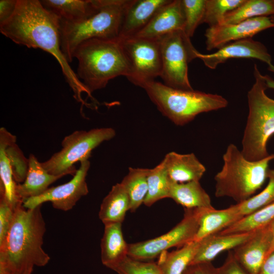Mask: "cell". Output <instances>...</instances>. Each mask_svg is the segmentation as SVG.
<instances>
[{
    "mask_svg": "<svg viewBox=\"0 0 274 274\" xmlns=\"http://www.w3.org/2000/svg\"><path fill=\"white\" fill-rule=\"evenodd\" d=\"M43 6L57 15L61 20L77 21L94 13L99 0H41Z\"/></svg>",
    "mask_w": 274,
    "mask_h": 274,
    "instance_id": "23",
    "label": "cell"
},
{
    "mask_svg": "<svg viewBox=\"0 0 274 274\" xmlns=\"http://www.w3.org/2000/svg\"><path fill=\"white\" fill-rule=\"evenodd\" d=\"M222 169L215 176V195L229 197L237 203L249 198L261 188L267 178L268 165L274 154L258 161L247 160L233 144L223 156Z\"/></svg>",
    "mask_w": 274,
    "mask_h": 274,
    "instance_id": "4",
    "label": "cell"
},
{
    "mask_svg": "<svg viewBox=\"0 0 274 274\" xmlns=\"http://www.w3.org/2000/svg\"><path fill=\"white\" fill-rule=\"evenodd\" d=\"M162 160L170 180L174 183L199 181L206 170L193 153L182 154L170 152Z\"/></svg>",
    "mask_w": 274,
    "mask_h": 274,
    "instance_id": "18",
    "label": "cell"
},
{
    "mask_svg": "<svg viewBox=\"0 0 274 274\" xmlns=\"http://www.w3.org/2000/svg\"><path fill=\"white\" fill-rule=\"evenodd\" d=\"M270 17L272 21L274 22V15L270 16Z\"/></svg>",
    "mask_w": 274,
    "mask_h": 274,
    "instance_id": "45",
    "label": "cell"
},
{
    "mask_svg": "<svg viewBox=\"0 0 274 274\" xmlns=\"http://www.w3.org/2000/svg\"><path fill=\"white\" fill-rule=\"evenodd\" d=\"M182 274H216V267L211 262L190 265Z\"/></svg>",
    "mask_w": 274,
    "mask_h": 274,
    "instance_id": "39",
    "label": "cell"
},
{
    "mask_svg": "<svg viewBox=\"0 0 274 274\" xmlns=\"http://www.w3.org/2000/svg\"><path fill=\"white\" fill-rule=\"evenodd\" d=\"M170 0H129L120 27L119 39L135 37L157 12Z\"/></svg>",
    "mask_w": 274,
    "mask_h": 274,
    "instance_id": "17",
    "label": "cell"
},
{
    "mask_svg": "<svg viewBox=\"0 0 274 274\" xmlns=\"http://www.w3.org/2000/svg\"><path fill=\"white\" fill-rule=\"evenodd\" d=\"M129 210L130 200L128 194L121 182L118 183L112 186L103 199L99 211V218L104 224L122 223L126 212Z\"/></svg>",
    "mask_w": 274,
    "mask_h": 274,
    "instance_id": "24",
    "label": "cell"
},
{
    "mask_svg": "<svg viewBox=\"0 0 274 274\" xmlns=\"http://www.w3.org/2000/svg\"><path fill=\"white\" fill-rule=\"evenodd\" d=\"M162 69L160 77L170 87L193 90L188 78V64L198 52L183 30L170 33L160 40Z\"/></svg>",
    "mask_w": 274,
    "mask_h": 274,
    "instance_id": "9",
    "label": "cell"
},
{
    "mask_svg": "<svg viewBox=\"0 0 274 274\" xmlns=\"http://www.w3.org/2000/svg\"><path fill=\"white\" fill-rule=\"evenodd\" d=\"M32 271H33V268H30L26 270L25 272H24L22 274H31Z\"/></svg>",
    "mask_w": 274,
    "mask_h": 274,
    "instance_id": "44",
    "label": "cell"
},
{
    "mask_svg": "<svg viewBox=\"0 0 274 274\" xmlns=\"http://www.w3.org/2000/svg\"><path fill=\"white\" fill-rule=\"evenodd\" d=\"M120 40L129 65L126 78L130 82L143 88L160 77L162 69L160 40L135 37Z\"/></svg>",
    "mask_w": 274,
    "mask_h": 274,
    "instance_id": "10",
    "label": "cell"
},
{
    "mask_svg": "<svg viewBox=\"0 0 274 274\" xmlns=\"http://www.w3.org/2000/svg\"><path fill=\"white\" fill-rule=\"evenodd\" d=\"M80 162L79 168L70 181L50 187L42 194L25 199L22 203L23 207L32 209L46 202H50L57 210L68 211L72 209L82 197L88 193L86 178L90 162L88 159Z\"/></svg>",
    "mask_w": 274,
    "mask_h": 274,
    "instance_id": "12",
    "label": "cell"
},
{
    "mask_svg": "<svg viewBox=\"0 0 274 274\" xmlns=\"http://www.w3.org/2000/svg\"><path fill=\"white\" fill-rule=\"evenodd\" d=\"M115 135V129L111 127L75 131L64 137L61 142V149L41 162L42 165L53 175L74 176L77 170L74 166L76 162L88 159L94 149Z\"/></svg>",
    "mask_w": 274,
    "mask_h": 274,
    "instance_id": "8",
    "label": "cell"
},
{
    "mask_svg": "<svg viewBox=\"0 0 274 274\" xmlns=\"http://www.w3.org/2000/svg\"><path fill=\"white\" fill-rule=\"evenodd\" d=\"M184 26L182 0H170L157 12L147 26L135 37L161 40L170 33L184 30Z\"/></svg>",
    "mask_w": 274,
    "mask_h": 274,
    "instance_id": "16",
    "label": "cell"
},
{
    "mask_svg": "<svg viewBox=\"0 0 274 274\" xmlns=\"http://www.w3.org/2000/svg\"><path fill=\"white\" fill-rule=\"evenodd\" d=\"M269 225L271 229L272 238L270 247L267 254V257L271 254L274 252V219L269 223Z\"/></svg>",
    "mask_w": 274,
    "mask_h": 274,
    "instance_id": "42",
    "label": "cell"
},
{
    "mask_svg": "<svg viewBox=\"0 0 274 274\" xmlns=\"http://www.w3.org/2000/svg\"><path fill=\"white\" fill-rule=\"evenodd\" d=\"M18 204L9 231L0 243V274H22L50 260L43 249L46 224L41 206L26 209Z\"/></svg>",
    "mask_w": 274,
    "mask_h": 274,
    "instance_id": "2",
    "label": "cell"
},
{
    "mask_svg": "<svg viewBox=\"0 0 274 274\" xmlns=\"http://www.w3.org/2000/svg\"><path fill=\"white\" fill-rule=\"evenodd\" d=\"M244 2L245 0H206L202 23H207L209 27L223 24L226 14Z\"/></svg>",
    "mask_w": 274,
    "mask_h": 274,
    "instance_id": "33",
    "label": "cell"
},
{
    "mask_svg": "<svg viewBox=\"0 0 274 274\" xmlns=\"http://www.w3.org/2000/svg\"><path fill=\"white\" fill-rule=\"evenodd\" d=\"M129 0H99L98 10L77 21L60 20L61 49L69 63L77 47L93 38L117 39Z\"/></svg>",
    "mask_w": 274,
    "mask_h": 274,
    "instance_id": "6",
    "label": "cell"
},
{
    "mask_svg": "<svg viewBox=\"0 0 274 274\" xmlns=\"http://www.w3.org/2000/svg\"><path fill=\"white\" fill-rule=\"evenodd\" d=\"M5 151L10 161L15 181L18 184L22 183L26 179L28 170V158L25 157L16 141L9 144Z\"/></svg>",
    "mask_w": 274,
    "mask_h": 274,
    "instance_id": "36",
    "label": "cell"
},
{
    "mask_svg": "<svg viewBox=\"0 0 274 274\" xmlns=\"http://www.w3.org/2000/svg\"><path fill=\"white\" fill-rule=\"evenodd\" d=\"M169 198L186 209L214 208L210 196L199 181L183 183L171 182Z\"/></svg>",
    "mask_w": 274,
    "mask_h": 274,
    "instance_id": "25",
    "label": "cell"
},
{
    "mask_svg": "<svg viewBox=\"0 0 274 274\" xmlns=\"http://www.w3.org/2000/svg\"><path fill=\"white\" fill-rule=\"evenodd\" d=\"M121 223L104 224L101 239V260L107 267L111 268L127 255L128 244L125 241Z\"/></svg>",
    "mask_w": 274,
    "mask_h": 274,
    "instance_id": "21",
    "label": "cell"
},
{
    "mask_svg": "<svg viewBox=\"0 0 274 274\" xmlns=\"http://www.w3.org/2000/svg\"><path fill=\"white\" fill-rule=\"evenodd\" d=\"M216 274H249L235 258L233 252L229 251L224 263L216 268Z\"/></svg>",
    "mask_w": 274,
    "mask_h": 274,
    "instance_id": "38",
    "label": "cell"
},
{
    "mask_svg": "<svg viewBox=\"0 0 274 274\" xmlns=\"http://www.w3.org/2000/svg\"><path fill=\"white\" fill-rule=\"evenodd\" d=\"M259 274H274V252L264 261Z\"/></svg>",
    "mask_w": 274,
    "mask_h": 274,
    "instance_id": "41",
    "label": "cell"
},
{
    "mask_svg": "<svg viewBox=\"0 0 274 274\" xmlns=\"http://www.w3.org/2000/svg\"><path fill=\"white\" fill-rule=\"evenodd\" d=\"M196 56L210 69H215L219 64L231 58H254L266 63L268 70L274 73V65L267 49L262 43L252 38L230 43L211 54H203L198 52Z\"/></svg>",
    "mask_w": 274,
    "mask_h": 274,
    "instance_id": "14",
    "label": "cell"
},
{
    "mask_svg": "<svg viewBox=\"0 0 274 274\" xmlns=\"http://www.w3.org/2000/svg\"><path fill=\"white\" fill-rule=\"evenodd\" d=\"M253 231L221 234L216 233L201 241L197 253L190 265L211 262L220 253L234 249L242 244L252 235Z\"/></svg>",
    "mask_w": 274,
    "mask_h": 274,
    "instance_id": "19",
    "label": "cell"
},
{
    "mask_svg": "<svg viewBox=\"0 0 274 274\" xmlns=\"http://www.w3.org/2000/svg\"><path fill=\"white\" fill-rule=\"evenodd\" d=\"M16 207L10 203L4 195L0 193V243L3 242L9 231Z\"/></svg>",
    "mask_w": 274,
    "mask_h": 274,
    "instance_id": "37",
    "label": "cell"
},
{
    "mask_svg": "<svg viewBox=\"0 0 274 274\" xmlns=\"http://www.w3.org/2000/svg\"><path fill=\"white\" fill-rule=\"evenodd\" d=\"M149 170V168L129 167L128 174L121 182L129 196L131 212H135L144 203L148 192Z\"/></svg>",
    "mask_w": 274,
    "mask_h": 274,
    "instance_id": "28",
    "label": "cell"
},
{
    "mask_svg": "<svg viewBox=\"0 0 274 274\" xmlns=\"http://www.w3.org/2000/svg\"><path fill=\"white\" fill-rule=\"evenodd\" d=\"M18 0L0 1V25L6 22L14 13Z\"/></svg>",
    "mask_w": 274,
    "mask_h": 274,
    "instance_id": "40",
    "label": "cell"
},
{
    "mask_svg": "<svg viewBox=\"0 0 274 274\" xmlns=\"http://www.w3.org/2000/svg\"><path fill=\"white\" fill-rule=\"evenodd\" d=\"M274 219V201L245 216L218 233L234 234L253 231L269 224Z\"/></svg>",
    "mask_w": 274,
    "mask_h": 274,
    "instance_id": "31",
    "label": "cell"
},
{
    "mask_svg": "<svg viewBox=\"0 0 274 274\" xmlns=\"http://www.w3.org/2000/svg\"><path fill=\"white\" fill-rule=\"evenodd\" d=\"M264 76L268 87L274 89V80L268 75H264Z\"/></svg>",
    "mask_w": 274,
    "mask_h": 274,
    "instance_id": "43",
    "label": "cell"
},
{
    "mask_svg": "<svg viewBox=\"0 0 274 274\" xmlns=\"http://www.w3.org/2000/svg\"><path fill=\"white\" fill-rule=\"evenodd\" d=\"M60 19L39 0H18L12 16L0 25V31L18 45L39 48L52 55L59 64L75 98L82 103L81 93L90 95L71 68L61 49Z\"/></svg>",
    "mask_w": 274,
    "mask_h": 274,
    "instance_id": "1",
    "label": "cell"
},
{
    "mask_svg": "<svg viewBox=\"0 0 274 274\" xmlns=\"http://www.w3.org/2000/svg\"><path fill=\"white\" fill-rule=\"evenodd\" d=\"M143 89L158 110L177 125L186 124L200 113L224 108L228 104L220 95L173 88L155 81Z\"/></svg>",
    "mask_w": 274,
    "mask_h": 274,
    "instance_id": "7",
    "label": "cell"
},
{
    "mask_svg": "<svg viewBox=\"0 0 274 274\" xmlns=\"http://www.w3.org/2000/svg\"><path fill=\"white\" fill-rule=\"evenodd\" d=\"M268 183L259 193L247 200L233 205L242 218L248 216L274 201V169H268Z\"/></svg>",
    "mask_w": 274,
    "mask_h": 274,
    "instance_id": "32",
    "label": "cell"
},
{
    "mask_svg": "<svg viewBox=\"0 0 274 274\" xmlns=\"http://www.w3.org/2000/svg\"><path fill=\"white\" fill-rule=\"evenodd\" d=\"M16 141V136L5 128H0V193H3L7 201L17 206L23 203L16 195L15 181L10 161L6 153V148L11 142Z\"/></svg>",
    "mask_w": 274,
    "mask_h": 274,
    "instance_id": "26",
    "label": "cell"
},
{
    "mask_svg": "<svg viewBox=\"0 0 274 274\" xmlns=\"http://www.w3.org/2000/svg\"><path fill=\"white\" fill-rule=\"evenodd\" d=\"M111 269L118 274H163L157 262L140 261L128 256Z\"/></svg>",
    "mask_w": 274,
    "mask_h": 274,
    "instance_id": "34",
    "label": "cell"
},
{
    "mask_svg": "<svg viewBox=\"0 0 274 274\" xmlns=\"http://www.w3.org/2000/svg\"><path fill=\"white\" fill-rule=\"evenodd\" d=\"M147 182L148 192L143 203L146 206L150 207L160 199L169 198L171 181L163 160L150 169Z\"/></svg>",
    "mask_w": 274,
    "mask_h": 274,
    "instance_id": "30",
    "label": "cell"
},
{
    "mask_svg": "<svg viewBox=\"0 0 274 274\" xmlns=\"http://www.w3.org/2000/svg\"><path fill=\"white\" fill-rule=\"evenodd\" d=\"M200 241H193L179 249L162 252L157 262L163 274H182L196 255Z\"/></svg>",
    "mask_w": 274,
    "mask_h": 274,
    "instance_id": "27",
    "label": "cell"
},
{
    "mask_svg": "<svg viewBox=\"0 0 274 274\" xmlns=\"http://www.w3.org/2000/svg\"><path fill=\"white\" fill-rule=\"evenodd\" d=\"M271 238L269 223L254 230L249 239L234 249L235 258L249 274H259L267 257Z\"/></svg>",
    "mask_w": 274,
    "mask_h": 274,
    "instance_id": "15",
    "label": "cell"
},
{
    "mask_svg": "<svg viewBox=\"0 0 274 274\" xmlns=\"http://www.w3.org/2000/svg\"><path fill=\"white\" fill-rule=\"evenodd\" d=\"M202 209H185L183 219L167 233L154 238L128 244L127 255L136 260L149 261L169 248L181 247L194 241Z\"/></svg>",
    "mask_w": 274,
    "mask_h": 274,
    "instance_id": "11",
    "label": "cell"
},
{
    "mask_svg": "<svg viewBox=\"0 0 274 274\" xmlns=\"http://www.w3.org/2000/svg\"><path fill=\"white\" fill-rule=\"evenodd\" d=\"M242 218L233 205L222 210L203 208L199 217L198 228L194 241H200L208 236L218 233Z\"/></svg>",
    "mask_w": 274,
    "mask_h": 274,
    "instance_id": "22",
    "label": "cell"
},
{
    "mask_svg": "<svg viewBox=\"0 0 274 274\" xmlns=\"http://www.w3.org/2000/svg\"><path fill=\"white\" fill-rule=\"evenodd\" d=\"M255 82L248 92L249 114L242 141L243 156L249 161L267 157V144L274 134V99L265 92L264 75L254 65Z\"/></svg>",
    "mask_w": 274,
    "mask_h": 274,
    "instance_id": "5",
    "label": "cell"
},
{
    "mask_svg": "<svg viewBox=\"0 0 274 274\" xmlns=\"http://www.w3.org/2000/svg\"><path fill=\"white\" fill-rule=\"evenodd\" d=\"M274 15V0H245L238 7L227 13L223 24H235L246 19Z\"/></svg>",
    "mask_w": 274,
    "mask_h": 274,
    "instance_id": "29",
    "label": "cell"
},
{
    "mask_svg": "<svg viewBox=\"0 0 274 274\" xmlns=\"http://www.w3.org/2000/svg\"><path fill=\"white\" fill-rule=\"evenodd\" d=\"M29 166L25 181L17 184L16 193L18 199L23 202L26 199L36 197L43 193L49 186L63 177L49 173L32 154L28 157Z\"/></svg>",
    "mask_w": 274,
    "mask_h": 274,
    "instance_id": "20",
    "label": "cell"
},
{
    "mask_svg": "<svg viewBox=\"0 0 274 274\" xmlns=\"http://www.w3.org/2000/svg\"><path fill=\"white\" fill-rule=\"evenodd\" d=\"M274 27L270 16L246 19L235 24H223L208 28L205 32L206 49H220L238 40L250 38L265 29Z\"/></svg>",
    "mask_w": 274,
    "mask_h": 274,
    "instance_id": "13",
    "label": "cell"
},
{
    "mask_svg": "<svg viewBox=\"0 0 274 274\" xmlns=\"http://www.w3.org/2000/svg\"><path fill=\"white\" fill-rule=\"evenodd\" d=\"M73 57L78 61L77 75L90 94L105 88L111 80L128 74V61L119 38L86 40L77 47Z\"/></svg>",
    "mask_w": 274,
    "mask_h": 274,
    "instance_id": "3",
    "label": "cell"
},
{
    "mask_svg": "<svg viewBox=\"0 0 274 274\" xmlns=\"http://www.w3.org/2000/svg\"><path fill=\"white\" fill-rule=\"evenodd\" d=\"M206 0H182L185 17L184 31L192 37L196 28L202 23Z\"/></svg>",
    "mask_w": 274,
    "mask_h": 274,
    "instance_id": "35",
    "label": "cell"
}]
</instances>
